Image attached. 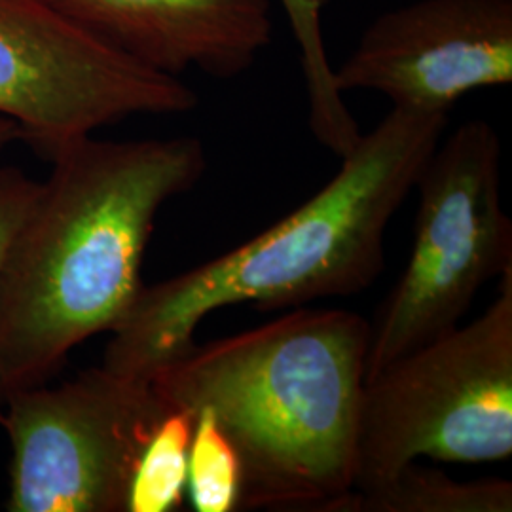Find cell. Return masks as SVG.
Returning a JSON list of instances; mask_svg holds the SVG:
<instances>
[{"mask_svg": "<svg viewBox=\"0 0 512 512\" xmlns=\"http://www.w3.org/2000/svg\"><path fill=\"white\" fill-rule=\"evenodd\" d=\"M188 450L186 495L198 512H234L241 497V463L238 452L217 420L198 410Z\"/></svg>", "mask_w": 512, "mask_h": 512, "instance_id": "obj_13", "label": "cell"}, {"mask_svg": "<svg viewBox=\"0 0 512 512\" xmlns=\"http://www.w3.org/2000/svg\"><path fill=\"white\" fill-rule=\"evenodd\" d=\"M512 484L503 478L459 482L408 463L387 482L353 490L338 512H511Z\"/></svg>", "mask_w": 512, "mask_h": 512, "instance_id": "obj_10", "label": "cell"}, {"mask_svg": "<svg viewBox=\"0 0 512 512\" xmlns=\"http://www.w3.org/2000/svg\"><path fill=\"white\" fill-rule=\"evenodd\" d=\"M336 88L393 109L448 114L469 93L512 82V0H416L380 14L334 69Z\"/></svg>", "mask_w": 512, "mask_h": 512, "instance_id": "obj_8", "label": "cell"}, {"mask_svg": "<svg viewBox=\"0 0 512 512\" xmlns=\"http://www.w3.org/2000/svg\"><path fill=\"white\" fill-rule=\"evenodd\" d=\"M300 55L308 95V126L313 137L338 158L361 139V129L336 88L330 63L323 14L329 0H279Z\"/></svg>", "mask_w": 512, "mask_h": 512, "instance_id": "obj_11", "label": "cell"}, {"mask_svg": "<svg viewBox=\"0 0 512 512\" xmlns=\"http://www.w3.org/2000/svg\"><path fill=\"white\" fill-rule=\"evenodd\" d=\"M420 207L401 279L372 327L366 380L458 327L478 291L512 270V222L501 203V141L469 120L431 152L416 181Z\"/></svg>", "mask_w": 512, "mask_h": 512, "instance_id": "obj_5", "label": "cell"}, {"mask_svg": "<svg viewBox=\"0 0 512 512\" xmlns=\"http://www.w3.org/2000/svg\"><path fill=\"white\" fill-rule=\"evenodd\" d=\"M93 37L160 73L220 80L249 71L272 42L270 0H52Z\"/></svg>", "mask_w": 512, "mask_h": 512, "instance_id": "obj_9", "label": "cell"}, {"mask_svg": "<svg viewBox=\"0 0 512 512\" xmlns=\"http://www.w3.org/2000/svg\"><path fill=\"white\" fill-rule=\"evenodd\" d=\"M40 183L14 167L0 169V258L37 198Z\"/></svg>", "mask_w": 512, "mask_h": 512, "instance_id": "obj_14", "label": "cell"}, {"mask_svg": "<svg viewBox=\"0 0 512 512\" xmlns=\"http://www.w3.org/2000/svg\"><path fill=\"white\" fill-rule=\"evenodd\" d=\"M448 114L391 109L315 196L272 228L184 274L143 287L112 330L103 366L152 382L196 346L213 311L300 308L368 289L385 266V230L439 145Z\"/></svg>", "mask_w": 512, "mask_h": 512, "instance_id": "obj_2", "label": "cell"}, {"mask_svg": "<svg viewBox=\"0 0 512 512\" xmlns=\"http://www.w3.org/2000/svg\"><path fill=\"white\" fill-rule=\"evenodd\" d=\"M169 404L105 366L0 404L12 448L10 512H126L129 478Z\"/></svg>", "mask_w": 512, "mask_h": 512, "instance_id": "obj_6", "label": "cell"}, {"mask_svg": "<svg viewBox=\"0 0 512 512\" xmlns=\"http://www.w3.org/2000/svg\"><path fill=\"white\" fill-rule=\"evenodd\" d=\"M19 137H21V131L18 126L0 116V154L4 148L8 147L10 143H14Z\"/></svg>", "mask_w": 512, "mask_h": 512, "instance_id": "obj_15", "label": "cell"}, {"mask_svg": "<svg viewBox=\"0 0 512 512\" xmlns=\"http://www.w3.org/2000/svg\"><path fill=\"white\" fill-rule=\"evenodd\" d=\"M48 158L52 173L0 258V404L48 384L76 346L122 323L145 287L160 209L207 169L202 139L188 135H90Z\"/></svg>", "mask_w": 512, "mask_h": 512, "instance_id": "obj_1", "label": "cell"}, {"mask_svg": "<svg viewBox=\"0 0 512 512\" xmlns=\"http://www.w3.org/2000/svg\"><path fill=\"white\" fill-rule=\"evenodd\" d=\"M194 416L171 408L156 423L129 478L126 512H173L186 495Z\"/></svg>", "mask_w": 512, "mask_h": 512, "instance_id": "obj_12", "label": "cell"}, {"mask_svg": "<svg viewBox=\"0 0 512 512\" xmlns=\"http://www.w3.org/2000/svg\"><path fill=\"white\" fill-rule=\"evenodd\" d=\"M370 334L353 311H291L196 344L152 387L217 420L241 463L238 511L338 512L355 490Z\"/></svg>", "mask_w": 512, "mask_h": 512, "instance_id": "obj_3", "label": "cell"}, {"mask_svg": "<svg viewBox=\"0 0 512 512\" xmlns=\"http://www.w3.org/2000/svg\"><path fill=\"white\" fill-rule=\"evenodd\" d=\"M469 325H458L365 382L355 490L421 458L495 463L512 456V270Z\"/></svg>", "mask_w": 512, "mask_h": 512, "instance_id": "obj_4", "label": "cell"}, {"mask_svg": "<svg viewBox=\"0 0 512 512\" xmlns=\"http://www.w3.org/2000/svg\"><path fill=\"white\" fill-rule=\"evenodd\" d=\"M198 103L179 76L120 54L52 0H0V116L48 156L129 116Z\"/></svg>", "mask_w": 512, "mask_h": 512, "instance_id": "obj_7", "label": "cell"}]
</instances>
